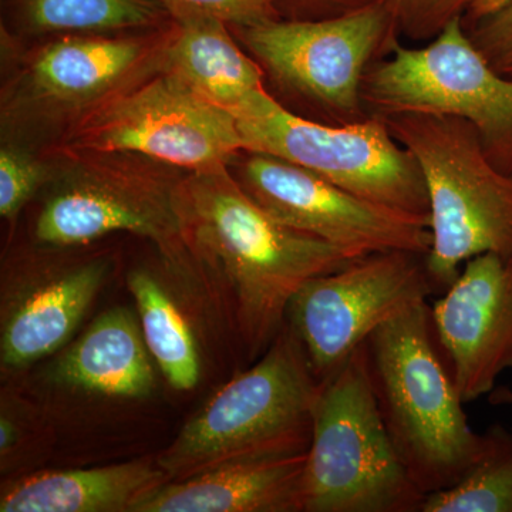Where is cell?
<instances>
[{"mask_svg":"<svg viewBox=\"0 0 512 512\" xmlns=\"http://www.w3.org/2000/svg\"><path fill=\"white\" fill-rule=\"evenodd\" d=\"M430 318L461 400L488 396L512 369V256L468 259Z\"/></svg>","mask_w":512,"mask_h":512,"instance_id":"obj_14","label":"cell"},{"mask_svg":"<svg viewBox=\"0 0 512 512\" xmlns=\"http://www.w3.org/2000/svg\"><path fill=\"white\" fill-rule=\"evenodd\" d=\"M362 94L375 116L431 113L466 120L491 163L512 174V77L478 52L461 18L423 47L397 43L367 70Z\"/></svg>","mask_w":512,"mask_h":512,"instance_id":"obj_9","label":"cell"},{"mask_svg":"<svg viewBox=\"0 0 512 512\" xmlns=\"http://www.w3.org/2000/svg\"><path fill=\"white\" fill-rule=\"evenodd\" d=\"M488 402L493 406H512V389L510 387H495L493 392L488 394Z\"/></svg>","mask_w":512,"mask_h":512,"instance_id":"obj_29","label":"cell"},{"mask_svg":"<svg viewBox=\"0 0 512 512\" xmlns=\"http://www.w3.org/2000/svg\"><path fill=\"white\" fill-rule=\"evenodd\" d=\"M377 0H275L282 19L318 20L336 18L372 5Z\"/></svg>","mask_w":512,"mask_h":512,"instance_id":"obj_27","label":"cell"},{"mask_svg":"<svg viewBox=\"0 0 512 512\" xmlns=\"http://www.w3.org/2000/svg\"><path fill=\"white\" fill-rule=\"evenodd\" d=\"M55 161L50 154L12 141L0 147V215L12 224L23 208L53 177Z\"/></svg>","mask_w":512,"mask_h":512,"instance_id":"obj_23","label":"cell"},{"mask_svg":"<svg viewBox=\"0 0 512 512\" xmlns=\"http://www.w3.org/2000/svg\"><path fill=\"white\" fill-rule=\"evenodd\" d=\"M18 426L13 423L8 413L2 412L0 417V454L2 460L9 456L10 451L18 444Z\"/></svg>","mask_w":512,"mask_h":512,"instance_id":"obj_28","label":"cell"},{"mask_svg":"<svg viewBox=\"0 0 512 512\" xmlns=\"http://www.w3.org/2000/svg\"><path fill=\"white\" fill-rule=\"evenodd\" d=\"M184 231L192 258L224 278L252 357L264 355L281 333L289 303L306 282L355 259L266 214L228 167L188 174Z\"/></svg>","mask_w":512,"mask_h":512,"instance_id":"obj_1","label":"cell"},{"mask_svg":"<svg viewBox=\"0 0 512 512\" xmlns=\"http://www.w3.org/2000/svg\"><path fill=\"white\" fill-rule=\"evenodd\" d=\"M474 47L500 73L512 70V0H474L461 18Z\"/></svg>","mask_w":512,"mask_h":512,"instance_id":"obj_24","label":"cell"},{"mask_svg":"<svg viewBox=\"0 0 512 512\" xmlns=\"http://www.w3.org/2000/svg\"><path fill=\"white\" fill-rule=\"evenodd\" d=\"M320 386L302 343L285 325L255 366L185 423L158 467L175 481L229 461L306 453Z\"/></svg>","mask_w":512,"mask_h":512,"instance_id":"obj_4","label":"cell"},{"mask_svg":"<svg viewBox=\"0 0 512 512\" xmlns=\"http://www.w3.org/2000/svg\"><path fill=\"white\" fill-rule=\"evenodd\" d=\"M173 22L153 0H2V30L18 39L143 32Z\"/></svg>","mask_w":512,"mask_h":512,"instance_id":"obj_20","label":"cell"},{"mask_svg":"<svg viewBox=\"0 0 512 512\" xmlns=\"http://www.w3.org/2000/svg\"><path fill=\"white\" fill-rule=\"evenodd\" d=\"M140 323L127 308L99 316L60 356L57 382L94 394L143 397L153 390L154 369Z\"/></svg>","mask_w":512,"mask_h":512,"instance_id":"obj_18","label":"cell"},{"mask_svg":"<svg viewBox=\"0 0 512 512\" xmlns=\"http://www.w3.org/2000/svg\"><path fill=\"white\" fill-rule=\"evenodd\" d=\"M127 284L136 301L144 342L165 379L180 392L194 389L200 382L201 362L187 320L147 269L131 271Z\"/></svg>","mask_w":512,"mask_h":512,"instance_id":"obj_21","label":"cell"},{"mask_svg":"<svg viewBox=\"0 0 512 512\" xmlns=\"http://www.w3.org/2000/svg\"><path fill=\"white\" fill-rule=\"evenodd\" d=\"M231 30L285 109L333 126L372 116L363 100V80L400 42L380 0L336 18L269 19Z\"/></svg>","mask_w":512,"mask_h":512,"instance_id":"obj_7","label":"cell"},{"mask_svg":"<svg viewBox=\"0 0 512 512\" xmlns=\"http://www.w3.org/2000/svg\"><path fill=\"white\" fill-rule=\"evenodd\" d=\"M109 255L25 266L3 289L0 360L18 370L52 355L70 339L106 284Z\"/></svg>","mask_w":512,"mask_h":512,"instance_id":"obj_15","label":"cell"},{"mask_svg":"<svg viewBox=\"0 0 512 512\" xmlns=\"http://www.w3.org/2000/svg\"><path fill=\"white\" fill-rule=\"evenodd\" d=\"M400 36L412 42L436 39L453 20L463 18L474 0H380Z\"/></svg>","mask_w":512,"mask_h":512,"instance_id":"obj_25","label":"cell"},{"mask_svg":"<svg viewBox=\"0 0 512 512\" xmlns=\"http://www.w3.org/2000/svg\"><path fill=\"white\" fill-rule=\"evenodd\" d=\"M163 6L171 18L208 16L222 20L229 28L251 26L269 19H279L275 0H153Z\"/></svg>","mask_w":512,"mask_h":512,"instance_id":"obj_26","label":"cell"},{"mask_svg":"<svg viewBox=\"0 0 512 512\" xmlns=\"http://www.w3.org/2000/svg\"><path fill=\"white\" fill-rule=\"evenodd\" d=\"M60 150L126 151L204 173L228 167L244 141L231 114L161 70L101 104L52 153Z\"/></svg>","mask_w":512,"mask_h":512,"instance_id":"obj_11","label":"cell"},{"mask_svg":"<svg viewBox=\"0 0 512 512\" xmlns=\"http://www.w3.org/2000/svg\"><path fill=\"white\" fill-rule=\"evenodd\" d=\"M416 158L429 194L427 268L437 292L461 265L483 254L512 256V174L485 154L476 128L457 117L399 113L383 117Z\"/></svg>","mask_w":512,"mask_h":512,"instance_id":"obj_6","label":"cell"},{"mask_svg":"<svg viewBox=\"0 0 512 512\" xmlns=\"http://www.w3.org/2000/svg\"><path fill=\"white\" fill-rule=\"evenodd\" d=\"M306 453L229 461L183 480L165 481L130 512H301Z\"/></svg>","mask_w":512,"mask_h":512,"instance_id":"obj_16","label":"cell"},{"mask_svg":"<svg viewBox=\"0 0 512 512\" xmlns=\"http://www.w3.org/2000/svg\"><path fill=\"white\" fill-rule=\"evenodd\" d=\"M507 76H511L512 77V70H511L510 73L507 74Z\"/></svg>","mask_w":512,"mask_h":512,"instance_id":"obj_30","label":"cell"},{"mask_svg":"<svg viewBox=\"0 0 512 512\" xmlns=\"http://www.w3.org/2000/svg\"><path fill=\"white\" fill-rule=\"evenodd\" d=\"M245 194L286 227L348 254H429V218L357 197L318 174L269 154L241 151L228 165Z\"/></svg>","mask_w":512,"mask_h":512,"instance_id":"obj_13","label":"cell"},{"mask_svg":"<svg viewBox=\"0 0 512 512\" xmlns=\"http://www.w3.org/2000/svg\"><path fill=\"white\" fill-rule=\"evenodd\" d=\"M427 254L373 252L316 276L296 292L285 325L302 343L320 383L384 323L437 292Z\"/></svg>","mask_w":512,"mask_h":512,"instance_id":"obj_12","label":"cell"},{"mask_svg":"<svg viewBox=\"0 0 512 512\" xmlns=\"http://www.w3.org/2000/svg\"><path fill=\"white\" fill-rule=\"evenodd\" d=\"M245 151L299 165L357 197L429 218V194L416 158L383 117L333 126L305 119L265 94L238 120Z\"/></svg>","mask_w":512,"mask_h":512,"instance_id":"obj_10","label":"cell"},{"mask_svg":"<svg viewBox=\"0 0 512 512\" xmlns=\"http://www.w3.org/2000/svg\"><path fill=\"white\" fill-rule=\"evenodd\" d=\"M53 177L35 221L40 247L76 248L128 232L154 242L171 262L190 255L185 242L187 171L126 151L49 153Z\"/></svg>","mask_w":512,"mask_h":512,"instance_id":"obj_5","label":"cell"},{"mask_svg":"<svg viewBox=\"0 0 512 512\" xmlns=\"http://www.w3.org/2000/svg\"><path fill=\"white\" fill-rule=\"evenodd\" d=\"M483 450L453 487L427 494L420 512H512V431L494 424Z\"/></svg>","mask_w":512,"mask_h":512,"instance_id":"obj_22","label":"cell"},{"mask_svg":"<svg viewBox=\"0 0 512 512\" xmlns=\"http://www.w3.org/2000/svg\"><path fill=\"white\" fill-rule=\"evenodd\" d=\"M173 20L164 72L235 120L269 93L264 70L242 50L227 23L198 15Z\"/></svg>","mask_w":512,"mask_h":512,"instance_id":"obj_17","label":"cell"},{"mask_svg":"<svg viewBox=\"0 0 512 512\" xmlns=\"http://www.w3.org/2000/svg\"><path fill=\"white\" fill-rule=\"evenodd\" d=\"M380 416L365 345L320 386L301 483V512H420Z\"/></svg>","mask_w":512,"mask_h":512,"instance_id":"obj_8","label":"cell"},{"mask_svg":"<svg viewBox=\"0 0 512 512\" xmlns=\"http://www.w3.org/2000/svg\"><path fill=\"white\" fill-rule=\"evenodd\" d=\"M175 22L143 32L23 40L2 30V141L47 154L101 104L161 72Z\"/></svg>","mask_w":512,"mask_h":512,"instance_id":"obj_2","label":"cell"},{"mask_svg":"<svg viewBox=\"0 0 512 512\" xmlns=\"http://www.w3.org/2000/svg\"><path fill=\"white\" fill-rule=\"evenodd\" d=\"M165 481L158 464L146 461L50 471L10 487L0 498V512H130Z\"/></svg>","mask_w":512,"mask_h":512,"instance_id":"obj_19","label":"cell"},{"mask_svg":"<svg viewBox=\"0 0 512 512\" xmlns=\"http://www.w3.org/2000/svg\"><path fill=\"white\" fill-rule=\"evenodd\" d=\"M429 302L367 338V373L380 416L407 474L424 495L453 487L483 450L434 346Z\"/></svg>","mask_w":512,"mask_h":512,"instance_id":"obj_3","label":"cell"}]
</instances>
